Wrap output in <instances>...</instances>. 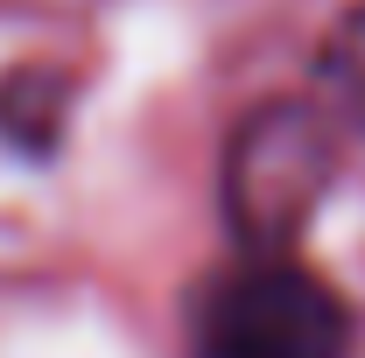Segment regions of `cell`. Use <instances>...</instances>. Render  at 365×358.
<instances>
[{
	"instance_id": "obj_3",
	"label": "cell",
	"mask_w": 365,
	"mask_h": 358,
	"mask_svg": "<svg viewBox=\"0 0 365 358\" xmlns=\"http://www.w3.org/2000/svg\"><path fill=\"white\" fill-rule=\"evenodd\" d=\"M78 85L56 63H7L0 71V148L21 162H49L71 134Z\"/></svg>"
},
{
	"instance_id": "obj_4",
	"label": "cell",
	"mask_w": 365,
	"mask_h": 358,
	"mask_svg": "<svg viewBox=\"0 0 365 358\" xmlns=\"http://www.w3.org/2000/svg\"><path fill=\"white\" fill-rule=\"evenodd\" d=\"M323 91H330L337 113L365 120V0L337 21V36H330V49H323Z\"/></svg>"
},
{
	"instance_id": "obj_1",
	"label": "cell",
	"mask_w": 365,
	"mask_h": 358,
	"mask_svg": "<svg viewBox=\"0 0 365 358\" xmlns=\"http://www.w3.org/2000/svg\"><path fill=\"white\" fill-rule=\"evenodd\" d=\"M337 162L344 140L317 98H267L232 127L218 162V211L246 260H288V246L323 211Z\"/></svg>"
},
{
	"instance_id": "obj_2",
	"label": "cell",
	"mask_w": 365,
	"mask_h": 358,
	"mask_svg": "<svg viewBox=\"0 0 365 358\" xmlns=\"http://www.w3.org/2000/svg\"><path fill=\"white\" fill-rule=\"evenodd\" d=\"M351 310L302 260H239L190 323V358H344Z\"/></svg>"
}]
</instances>
